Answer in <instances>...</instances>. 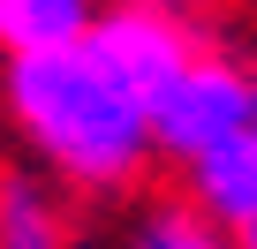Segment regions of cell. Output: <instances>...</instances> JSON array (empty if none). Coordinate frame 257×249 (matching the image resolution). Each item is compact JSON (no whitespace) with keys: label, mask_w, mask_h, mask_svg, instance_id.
I'll use <instances>...</instances> for the list:
<instances>
[{"label":"cell","mask_w":257,"mask_h":249,"mask_svg":"<svg viewBox=\"0 0 257 249\" xmlns=\"http://www.w3.org/2000/svg\"><path fill=\"white\" fill-rule=\"evenodd\" d=\"M16 121L38 136V151L76 174V181H121V174H137L152 129H144V106L128 98L83 38L68 46H46V53H16Z\"/></svg>","instance_id":"obj_1"},{"label":"cell","mask_w":257,"mask_h":249,"mask_svg":"<svg viewBox=\"0 0 257 249\" xmlns=\"http://www.w3.org/2000/svg\"><path fill=\"white\" fill-rule=\"evenodd\" d=\"M249 121V76H234L227 61H182L174 68V83L144 106V129L167 144V151H204V144H219V136H234Z\"/></svg>","instance_id":"obj_2"},{"label":"cell","mask_w":257,"mask_h":249,"mask_svg":"<svg viewBox=\"0 0 257 249\" xmlns=\"http://www.w3.org/2000/svg\"><path fill=\"white\" fill-rule=\"evenodd\" d=\"M83 46H91V61L137 98V106H152L167 83H174V68L189 61V38L167 23V16H152V8H121V16H91V31H83Z\"/></svg>","instance_id":"obj_3"},{"label":"cell","mask_w":257,"mask_h":249,"mask_svg":"<svg viewBox=\"0 0 257 249\" xmlns=\"http://www.w3.org/2000/svg\"><path fill=\"white\" fill-rule=\"evenodd\" d=\"M189 174H197V211L212 226H242L257 219V129L242 121L234 136L189 151Z\"/></svg>","instance_id":"obj_4"},{"label":"cell","mask_w":257,"mask_h":249,"mask_svg":"<svg viewBox=\"0 0 257 249\" xmlns=\"http://www.w3.org/2000/svg\"><path fill=\"white\" fill-rule=\"evenodd\" d=\"M91 31V0H0V46L8 53H46Z\"/></svg>","instance_id":"obj_5"},{"label":"cell","mask_w":257,"mask_h":249,"mask_svg":"<svg viewBox=\"0 0 257 249\" xmlns=\"http://www.w3.org/2000/svg\"><path fill=\"white\" fill-rule=\"evenodd\" d=\"M0 249H61V226H53L46 196H38L23 174L0 181Z\"/></svg>","instance_id":"obj_6"},{"label":"cell","mask_w":257,"mask_h":249,"mask_svg":"<svg viewBox=\"0 0 257 249\" xmlns=\"http://www.w3.org/2000/svg\"><path fill=\"white\" fill-rule=\"evenodd\" d=\"M128 249H227L219 241V226L204 219V211H189V204H159L144 226H137V241Z\"/></svg>","instance_id":"obj_7"},{"label":"cell","mask_w":257,"mask_h":249,"mask_svg":"<svg viewBox=\"0 0 257 249\" xmlns=\"http://www.w3.org/2000/svg\"><path fill=\"white\" fill-rule=\"evenodd\" d=\"M234 249H257V219H242V226H234Z\"/></svg>","instance_id":"obj_8"},{"label":"cell","mask_w":257,"mask_h":249,"mask_svg":"<svg viewBox=\"0 0 257 249\" xmlns=\"http://www.w3.org/2000/svg\"><path fill=\"white\" fill-rule=\"evenodd\" d=\"M249 129H257V83H249Z\"/></svg>","instance_id":"obj_9"}]
</instances>
